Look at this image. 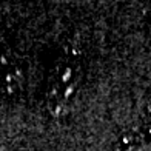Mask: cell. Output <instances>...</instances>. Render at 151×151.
<instances>
[{"label":"cell","mask_w":151,"mask_h":151,"mask_svg":"<svg viewBox=\"0 0 151 151\" xmlns=\"http://www.w3.org/2000/svg\"><path fill=\"white\" fill-rule=\"evenodd\" d=\"M82 65L77 57L63 56L59 57L48 77L46 85V105L51 114H63L71 105L82 83Z\"/></svg>","instance_id":"6da1fadb"},{"label":"cell","mask_w":151,"mask_h":151,"mask_svg":"<svg viewBox=\"0 0 151 151\" xmlns=\"http://www.w3.org/2000/svg\"><path fill=\"white\" fill-rule=\"evenodd\" d=\"M23 82L25 71L19 57L8 48L0 46V93L6 96L19 94Z\"/></svg>","instance_id":"7a4b0ae2"},{"label":"cell","mask_w":151,"mask_h":151,"mask_svg":"<svg viewBox=\"0 0 151 151\" xmlns=\"http://www.w3.org/2000/svg\"><path fill=\"white\" fill-rule=\"evenodd\" d=\"M120 151H151V139L137 133L136 136L129 134L123 137Z\"/></svg>","instance_id":"3957f363"}]
</instances>
